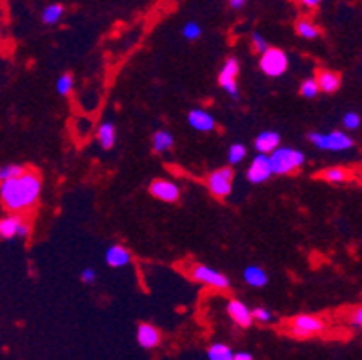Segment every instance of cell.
<instances>
[{"instance_id": "6da1fadb", "label": "cell", "mask_w": 362, "mask_h": 360, "mask_svg": "<svg viewBox=\"0 0 362 360\" xmlns=\"http://www.w3.org/2000/svg\"><path fill=\"white\" fill-rule=\"evenodd\" d=\"M42 193L40 177L31 170L0 182V202L8 213L25 214L38 204Z\"/></svg>"}, {"instance_id": "7a4b0ae2", "label": "cell", "mask_w": 362, "mask_h": 360, "mask_svg": "<svg viewBox=\"0 0 362 360\" xmlns=\"http://www.w3.org/2000/svg\"><path fill=\"white\" fill-rule=\"evenodd\" d=\"M269 164L272 175H291L305 164V153L296 148L278 146L272 153H269Z\"/></svg>"}, {"instance_id": "3957f363", "label": "cell", "mask_w": 362, "mask_h": 360, "mask_svg": "<svg viewBox=\"0 0 362 360\" xmlns=\"http://www.w3.org/2000/svg\"><path fill=\"white\" fill-rule=\"evenodd\" d=\"M308 141L314 144L317 150L327 151H346L354 148V139L341 130H332L322 134V132H312L308 134Z\"/></svg>"}, {"instance_id": "277c9868", "label": "cell", "mask_w": 362, "mask_h": 360, "mask_svg": "<svg viewBox=\"0 0 362 360\" xmlns=\"http://www.w3.org/2000/svg\"><path fill=\"white\" fill-rule=\"evenodd\" d=\"M31 233V226L25 220L24 214L6 213L0 216V238L2 240H16V238H28Z\"/></svg>"}, {"instance_id": "5b68a950", "label": "cell", "mask_w": 362, "mask_h": 360, "mask_svg": "<svg viewBox=\"0 0 362 360\" xmlns=\"http://www.w3.org/2000/svg\"><path fill=\"white\" fill-rule=\"evenodd\" d=\"M259 69L269 78H278L287 72L288 56L281 49L269 47L263 54H259Z\"/></svg>"}, {"instance_id": "8992f818", "label": "cell", "mask_w": 362, "mask_h": 360, "mask_svg": "<svg viewBox=\"0 0 362 360\" xmlns=\"http://www.w3.org/2000/svg\"><path fill=\"white\" fill-rule=\"evenodd\" d=\"M233 178H235V171L231 168H220L209 173L207 177V190L213 197L226 198L233 190Z\"/></svg>"}, {"instance_id": "52a82bcc", "label": "cell", "mask_w": 362, "mask_h": 360, "mask_svg": "<svg viewBox=\"0 0 362 360\" xmlns=\"http://www.w3.org/2000/svg\"><path fill=\"white\" fill-rule=\"evenodd\" d=\"M238 72H240L238 59H236L235 56H231V58H227L226 62H223L218 74L220 87H222L223 91L229 94V98L233 99H238V83H236Z\"/></svg>"}, {"instance_id": "ba28073f", "label": "cell", "mask_w": 362, "mask_h": 360, "mask_svg": "<svg viewBox=\"0 0 362 360\" xmlns=\"http://www.w3.org/2000/svg\"><path fill=\"white\" fill-rule=\"evenodd\" d=\"M192 277L195 281L202 283V285L211 286V289H218V290H226L229 289V277L223 276L222 272L218 270L211 269V267L207 265H193L192 267Z\"/></svg>"}, {"instance_id": "9c48e42d", "label": "cell", "mask_w": 362, "mask_h": 360, "mask_svg": "<svg viewBox=\"0 0 362 360\" xmlns=\"http://www.w3.org/2000/svg\"><path fill=\"white\" fill-rule=\"evenodd\" d=\"M325 321H322L321 317H315V315H298L292 321L291 325V332L294 333L296 337L299 339H305V337H312V335H317L325 330Z\"/></svg>"}, {"instance_id": "30bf717a", "label": "cell", "mask_w": 362, "mask_h": 360, "mask_svg": "<svg viewBox=\"0 0 362 360\" xmlns=\"http://www.w3.org/2000/svg\"><path fill=\"white\" fill-rule=\"evenodd\" d=\"M150 194L160 202H177L180 198V190L177 184H173L171 180H164V178H156L153 182L150 184Z\"/></svg>"}, {"instance_id": "8fae6325", "label": "cell", "mask_w": 362, "mask_h": 360, "mask_svg": "<svg viewBox=\"0 0 362 360\" xmlns=\"http://www.w3.org/2000/svg\"><path fill=\"white\" fill-rule=\"evenodd\" d=\"M272 177L271 164H269V155L258 153L252 158L251 166L247 168V180L251 184H262Z\"/></svg>"}, {"instance_id": "7c38bea8", "label": "cell", "mask_w": 362, "mask_h": 360, "mask_svg": "<svg viewBox=\"0 0 362 360\" xmlns=\"http://www.w3.org/2000/svg\"><path fill=\"white\" fill-rule=\"evenodd\" d=\"M227 313L231 317L233 321L236 323L242 328H249L252 325V313L251 308L245 305V303L238 301V299H231L227 303Z\"/></svg>"}, {"instance_id": "4fadbf2b", "label": "cell", "mask_w": 362, "mask_h": 360, "mask_svg": "<svg viewBox=\"0 0 362 360\" xmlns=\"http://www.w3.org/2000/svg\"><path fill=\"white\" fill-rule=\"evenodd\" d=\"M187 123H189V127H192L193 130L204 132V134H206V132H213L216 127L215 117H213L209 112L199 110V108H195V110H192L187 114Z\"/></svg>"}, {"instance_id": "5bb4252c", "label": "cell", "mask_w": 362, "mask_h": 360, "mask_svg": "<svg viewBox=\"0 0 362 360\" xmlns=\"http://www.w3.org/2000/svg\"><path fill=\"white\" fill-rule=\"evenodd\" d=\"M137 342H139L141 348L144 349L157 348L160 342V332L156 326L143 323V325H139V328H137Z\"/></svg>"}, {"instance_id": "9a60e30c", "label": "cell", "mask_w": 362, "mask_h": 360, "mask_svg": "<svg viewBox=\"0 0 362 360\" xmlns=\"http://www.w3.org/2000/svg\"><path fill=\"white\" fill-rule=\"evenodd\" d=\"M279 143H281V137H279L278 132L267 130V132H262V134L256 137L255 148H256V151H258V153L269 155L279 146Z\"/></svg>"}, {"instance_id": "2e32d148", "label": "cell", "mask_w": 362, "mask_h": 360, "mask_svg": "<svg viewBox=\"0 0 362 360\" xmlns=\"http://www.w3.org/2000/svg\"><path fill=\"white\" fill-rule=\"evenodd\" d=\"M132 256L128 252L127 247L123 245H110L105 252V262L108 263L114 269H121V267H127L130 263Z\"/></svg>"}, {"instance_id": "e0dca14e", "label": "cell", "mask_w": 362, "mask_h": 360, "mask_svg": "<svg viewBox=\"0 0 362 360\" xmlns=\"http://www.w3.org/2000/svg\"><path fill=\"white\" fill-rule=\"evenodd\" d=\"M319 91L327 92V94H334L341 87V76L334 71H319L317 78H315Z\"/></svg>"}, {"instance_id": "ac0fdd59", "label": "cell", "mask_w": 362, "mask_h": 360, "mask_svg": "<svg viewBox=\"0 0 362 360\" xmlns=\"http://www.w3.org/2000/svg\"><path fill=\"white\" fill-rule=\"evenodd\" d=\"M243 281H245L247 285L255 286V289H262V286H265L267 283H269V277H267L265 270H263L262 267L249 265L243 270Z\"/></svg>"}, {"instance_id": "d6986e66", "label": "cell", "mask_w": 362, "mask_h": 360, "mask_svg": "<svg viewBox=\"0 0 362 360\" xmlns=\"http://www.w3.org/2000/svg\"><path fill=\"white\" fill-rule=\"evenodd\" d=\"M319 177L330 184H344V182H350L354 173H351L350 170H346V168H328V170L321 171Z\"/></svg>"}, {"instance_id": "ffe728a7", "label": "cell", "mask_w": 362, "mask_h": 360, "mask_svg": "<svg viewBox=\"0 0 362 360\" xmlns=\"http://www.w3.org/2000/svg\"><path fill=\"white\" fill-rule=\"evenodd\" d=\"M175 144V139L171 135V132L168 130H159L153 134V139H151V148L156 153H164V151H170Z\"/></svg>"}, {"instance_id": "44dd1931", "label": "cell", "mask_w": 362, "mask_h": 360, "mask_svg": "<svg viewBox=\"0 0 362 360\" xmlns=\"http://www.w3.org/2000/svg\"><path fill=\"white\" fill-rule=\"evenodd\" d=\"M98 143L105 148L110 150L116 144V127L112 123H103L98 128Z\"/></svg>"}, {"instance_id": "7402d4cb", "label": "cell", "mask_w": 362, "mask_h": 360, "mask_svg": "<svg viewBox=\"0 0 362 360\" xmlns=\"http://www.w3.org/2000/svg\"><path fill=\"white\" fill-rule=\"evenodd\" d=\"M296 33L305 40H315L319 35H321V29H319L312 20L303 18L296 24Z\"/></svg>"}, {"instance_id": "603a6c76", "label": "cell", "mask_w": 362, "mask_h": 360, "mask_svg": "<svg viewBox=\"0 0 362 360\" xmlns=\"http://www.w3.org/2000/svg\"><path fill=\"white\" fill-rule=\"evenodd\" d=\"M65 8L62 4H49L45 6L44 11H42V22L47 25H54L58 24L64 16Z\"/></svg>"}, {"instance_id": "cb8c5ba5", "label": "cell", "mask_w": 362, "mask_h": 360, "mask_svg": "<svg viewBox=\"0 0 362 360\" xmlns=\"http://www.w3.org/2000/svg\"><path fill=\"white\" fill-rule=\"evenodd\" d=\"M207 360H233L231 348L222 342H215L207 349Z\"/></svg>"}, {"instance_id": "d4e9b609", "label": "cell", "mask_w": 362, "mask_h": 360, "mask_svg": "<svg viewBox=\"0 0 362 360\" xmlns=\"http://www.w3.org/2000/svg\"><path fill=\"white\" fill-rule=\"evenodd\" d=\"M245 157H247V148L245 144L242 143L231 144L229 150H227V161H229V164H240Z\"/></svg>"}, {"instance_id": "484cf974", "label": "cell", "mask_w": 362, "mask_h": 360, "mask_svg": "<svg viewBox=\"0 0 362 360\" xmlns=\"http://www.w3.org/2000/svg\"><path fill=\"white\" fill-rule=\"evenodd\" d=\"M72 87H74V78L71 74H62L60 78L56 79V92L60 95L71 94Z\"/></svg>"}, {"instance_id": "4316f807", "label": "cell", "mask_w": 362, "mask_h": 360, "mask_svg": "<svg viewBox=\"0 0 362 360\" xmlns=\"http://www.w3.org/2000/svg\"><path fill=\"white\" fill-rule=\"evenodd\" d=\"M25 168L22 164H4V166H0V182L2 180H9V178L16 177V175H21Z\"/></svg>"}, {"instance_id": "83f0119b", "label": "cell", "mask_w": 362, "mask_h": 360, "mask_svg": "<svg viewBox=\"0 0 362 360\" xmlns=\"http://www.w3.org/2000/svg\"><path fill=\"white\" fill-rule=\"evenodd\" d=\"M200 35H202V28H200L197 22H186V24L182 25V36L186 40H189V42L200 38Z\"/></svg>"}, {"instance_id": "f1b7e54d", "label": "cell", "mask_w": 362, "mask_h": 360, "mask_svg": "<svg viewBox=\"0 0 362 360\" xmlns=\"http://www.w3.org/2000/svg\"><path fill=\"white\" fill-rule=\"evenodd\" d=\"M299 92H301L303 98H307V99L315 98V95H317V92H319L317 83H315V78L305 79V81L301 83V87H299Z\"/></svg>"}, {"instance_id": "f546056e", "label": "cell", "mask_w": 362, "mask_h": 360, "mask_svg": "<svg viewBox=\"0 0 362 360\" xmlns=\"http://www.w3.org/2000/svg\"><path fill=\"white\" fill-rule=\"evenodd\" d=\"M342 127L351 132L357 130L361 127V115L357 112H346V114L342 115Z\"/></svg>"}, {"instance_id": "4dcf8cb0", "label": "cell", "mask_w": 362, "mask_h": 360, "mask_svg": "<svg viewBox=\"0 0 362 360\" xmlns=\"http://www.w3.org/2000/svg\"><path fill=\"white\" fill-rule=\"evenodd\" d=\"M252 49H255L256 52H258V54H263V52L267 51V49H269V44H267V40L263 38L262 35H259V33H255V35H252Z\"/></svg>"}, {"instance_id": "1f68e13d", "label": "cell", "mask_w": 362, "mask_h": 360, "mask_svg": "<svg viewBox=\"0 0 362 360\" xmlns=\"http://www.w3.org/2000/svg\"><path fill=\"white\" fill-rule=\"evenodd\" d=\"M251 313H252V319L258 323H269L272 319V313L267 308H255Z\"/></svg>"}, {"instance_id": "d6a6232c", "label": "cell", "mask_w": 362, "mask_h": 360, "mask_svg": "<svg viewBox=\"0 0 362 360\" xmlns=\"http://www.w3.org/2000/svg\"><path fill=\"white\" fill-rule=\"evenodd\" d=\"M80 277H81V281H83L85 285H92V283L96 281V270L88 269V267H87V269L81 270Z\"/></svg>"}, {"instance_id": "836d02e7", "label": "cell", "mask_w": 362, "mask_h": 360, "mask_svg": "<svg viewBox=\"0 0 362 360\" xmlns=\"http://www.w3.org/2000/svg\"><path fill=\"white\" fill-rule=\"evenodd\" d=\"M350 323L354 328H361L362 326V308H355L354 313L350 317Z\"/></svg>"}, {"instance_id": "e575fe53", "label": "cell", "mask_w": 362, "mask_h": 360, "mask_svg": "<svg viewBox=\"0 0 362 360\" xmlns=\"http://www.w3.org/2000/svg\"><path fill=\"white\" fill-rule=\"evenodd\" d=\"M298 2L301 6H305L307 9H314V8H317L319 4H321L322 0H298Z\"/></svg>"}, {"instance_id": "d590c367", "label": "cell", "mask_w": 362, "mask_h": 360, "mask_svg": "<svg viewBox=\"0 0 362 360\" xmlns=\"http://www.w3.org/2000/svg\"><path fill=\"white\" fill-rule=\"evenodd\" d=\"M233 360H252V355L247 352H238L233 353Z\"/></svg>"}, {"instance_id": "8d00e7d4", "label": "cell", "mask_w": 362, "mask_h": 360, "mask_svg": "<svg viewBox=\"0 0 362 360\" xmlns=\"http://www.w3.org/2000/svg\"><path fill=\"white\" fill-rule=\"evenodd\" d=\"M245 4H247V0H229V6H231L233 9H240Z\"/></svg>"}]
</instances>
